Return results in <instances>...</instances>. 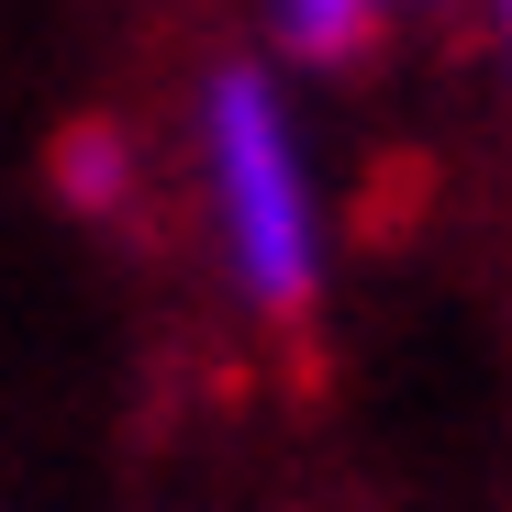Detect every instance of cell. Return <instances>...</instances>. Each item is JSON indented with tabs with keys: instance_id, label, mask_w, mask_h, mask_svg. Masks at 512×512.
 Returning a JSON list of instances; mask_svg holds the SVG:
<instances>
[{
	"instance_id": "6da1fadb",
	"label": "cell",
	"mask_w": 512,
	"mask_h": 512,
	"mask_svg": "<svg viewBox=\"0 0 512 512\" xmlns=\"http://www.w3.org/2000/svg\"><path fill=\"white\" fill-rule=\"evenodd\" d=\"M190 156H201V223L223 279L245 290V312L301 323L334 279V201L290 78L268 56H223L190 101Z\"/></svg>"
},
{
	"instance_id": "7a4b0ae2",
	"label": "cell",
	"mask_w": 512,
	"mask_h": 512,
	"mask_svg": "<svg viewBox=\"0 0 512 512\" xmlns=\"http://www.w3.org/2000/svg\"><path fill=\"white\" fill-rule=\"evenodd\" d=\"M401 0H268V34L290 67H357L379 34H390Z\"/></svg>"
},
{
	"instance_id": "3957f363",
	"label": "cell",
	"mask_w": 512,
	"mask_h": 512,
	"mask_svg": "<svg viewBox=\"0 0 512 512\" xmlns=\"http://www.w3.org/2000/svg\"><path fill=\"white\" fill-rule=\"evenodd\" d=\"M56 179H67L78 212H123V201H134V145H123L112 123H78V134L56 145Z\"/></svg>"
}]
</instances>
